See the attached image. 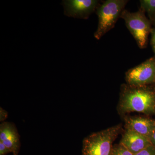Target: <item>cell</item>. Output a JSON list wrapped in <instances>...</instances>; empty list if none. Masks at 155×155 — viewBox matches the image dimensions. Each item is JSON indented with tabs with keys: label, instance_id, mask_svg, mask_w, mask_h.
I'll use <instances>...</instances> for the list:
<instances>
[{
	"label": "cell",
	"instance_id": "15",
	"mask_svg": "<svg viewBox=\"0 0 155 155\" xmlns=\"http://www.w3.org/2000/svg\"><path fill=\"white\" fill-rule=\"evenodd\" d=\"M150 139L153 145L155 146V130L153 132Z\"/></svg>",
	"mask_w": 155,
	"mask_h": 155
},
{
	"label": "cell",
	"instance_id": "14",
	"mask_svg": "<svg viewBox=\"0 0 155 155\" xmlns=\"http://www.w3.org/2000/svg\"><path fill=\"white\" fill-rule=\"evenodd\" d=\"M8 116V113L2 108H0V121L2 122L5 121Z\"/></svg>",
	"mask_w": 155,
	"mask_h": 155
},
{
	"label": "cell",
	"instance_id": "9",
	"mask_svg": "<svg viewBox=\"0 0 155 155\" xmlns=\"http://www.w3.org/2000/svg\"><path fill=\"white\" fill-rule=\"evenodd\" d=\"M126 127L127 130H133L150 138L155 130V121L141 117H132L127 119Z\"/></svg>",
	"mask_w": 155,
	"mask_h": 155
},
{
	"label": "cell",
	"instance_id": "11",
	"mask_svg": "<svg viewBox=\"0 0 155 155\" xmlns=\"http://www.w3.org/2000/svg\"><path fill=\"white\" fill-rule=\"evenodd\" d=\"M111 155H134L121 143L113 147Z\"/></svg>",
	"mask_w": 155,
	"mask_h": 155
},
{
	"label": "cell",
	"instance_id": "12",
	"mask_svg": "<svg viewBox=\"0 0 155 155\" xmlns=\"http://www.w3.org/2000/svg\"><path fill=\"white\" fill-rule=\"evenodd\" d=\"M134 155H155V146L152 145Z\"/></svg>",
	"mask_w": 155,
	"mask_h": 155
},
{
	"label": "cell",
	"instance_id": "16",
	"mask_svg": "<svg viewBox=\"0 0 155 155\" xmlns=\"http://www.w3.org/2000/svg\"><path fill=\"white\" fill-rule=\"evenodd\" d=\"M152 44L153 48L155 51V30L153 33L152 38Z\"/></svg>",
	"mask_w": 155,
	"mask_h": 155
},
{
	"label": "cell",
	"instance_id": "10",
	"mask_svg": "<svg viewBox=\"0 0 155 155\" xmlns=\"http://www.w3.org/2000/svg\"><path fill=\"white\" fill-rule=\"evenodd\" d=\"M140 3L141 8L148 14L155 12V0H141Z\"/></svg>",
	"mask_w": 155,
	"mask_h": 155
},
{
	"label": "cell",
	"instance_id": "6",
	"mask_svg": "<svg viewBox=\"0 0 155 155\" xmlns=\"http://www.w3.org/2000/svg\"><path fill=\"white\" fill-rule=\"evenodd\" d=\"M95 0H64V14L67 17L87 19L96 7Z\"/></svg>",
	"mask_w": 155,
	"mask_h": 155
},
{
	"label": "cell",
	"instance_id": "5",
	"mask_svg": "<svg viewBox=\"0 0 155 155\" xmlns=\"http://www.w3.org/2000/svg\"><path fill=\"white\" fill-rule=\"evenodd\" d=\"M126 79L129 84L141 86L155 81V61L150 59L127 72Z\"/></svg>",
	"mask_w": 155,
	"mask_h": 155
},
{
	"label": "cell",
	"instance_id": "2",
	"mask_svg": "<svg viewBox=\"0 0 155 155\" xmlns=\"http://www.w3.org/2000/svg\"><path fill=\"white\" fill-rule=\"evenodd\" d=\"M120 109L123 113H153L155 111L154 95L143 89L129 91L123 96L120 102Z\"/></svg>",
	"mask_w": 155,
	"mask_h": 155
},
{
	"label": "cell",
	"instance_id": "3",
	"mask_svg": "<svg viewBox=\"0 0 155 155\" xmlns=\"http://www.w3.org/2000/svg\"><path fill=\"white\" fill-rule=\"evenodd\" d=\"M126 2L124 0H108L97 9L98 25L94 35L97 40H99L114 27Z\"/></svg>",
	"mask_w": 155,
	"mask_h": 155
},
{
	"label": "cell",
	"instance_id": "8",
	"mask_svg": "<svg viewBox=\"0 0 155 155\" xmlns=\"http://www.w3.org/2000/svg\"><path fill=\"white\" fill-rule=\"evenodd\" d=\"M120 143L134 155L153 145L147 137L127 129L122 137Z\"/></svg>",
	"mask_w": 155,
	"mask_h": 155
},
{
	"label": "cell",
	"instance_id": "1",
	"mask_svg": "<svg viewBox=\"0 0 155 155\" xmlns=\"http://www.w3.org/2000/svg\"><path fill=\"white\" fill-rule=\"evenodd\" d=\"M120 130L121 126L116 125L89 135L84 140L82 155H111Z\"/></svg>",
	"mask_w": 155,
	"mask_h": 155
},
{
	"label": "cell",
	"instance_id": "4",
	"mask_svg": "<svg viewBox=\"0 0 155 155\" xmlns=\"http://www.w3.org/2000/svg\"><path fill=\"white\" fill-rule=\"evenodd\" d=\"M121 17L125 20L127 28L139 47L141 48L145 47L150 31V25L143 13L141 11L131 13L124 10Z\"/></svg>",
	"mask_w": 155,
	"mask_h": 155
},
{
	"label": "cell",
	"instance_id": "7",
	"mask_svg": "<svg viewBox=\"0 0 155 155\" xmlns=\"http://www.w3.org/2000/svg\"><path fill=\"white\" fill-rule=\"evenodd\" d=\"M0 142L10 151L13 155H18L20 147L18 131L14 123L3 122L0 125Z\"/></svg>",
	"mask_w": 155,
	"mask_h": 155
},
{
	"label": "cell",
	"instance_id": "13",
	"mask_svg": "<svg viewBox=\"0 0 155 155\" xmlns=\"http://www.w3.org/2000/svg\"><path fill=\"white\" fill-rule=\"evenodd\" d=\"M11 153L8 149L2 143L0 142V155H6Z\"/></svg>",
	"mask_w": 155,
	"mask_h": 155
}]
</instances>
